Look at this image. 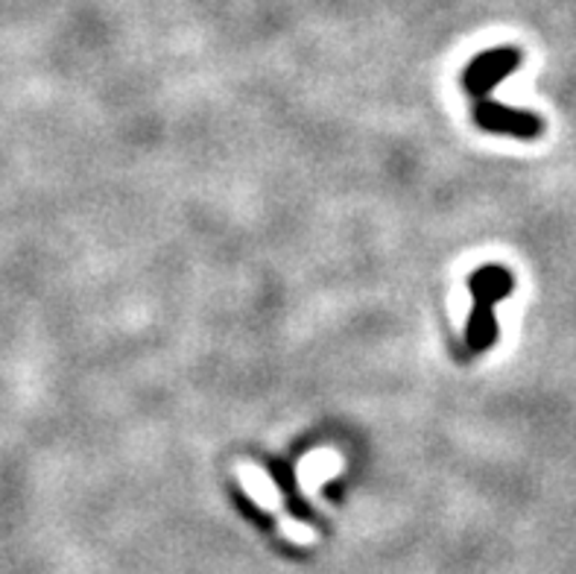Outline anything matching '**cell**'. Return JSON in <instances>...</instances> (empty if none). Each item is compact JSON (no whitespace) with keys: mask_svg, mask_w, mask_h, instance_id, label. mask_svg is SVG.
<instances>
[{"mask_svg":"<svg viewBox=\"0 0 576 574\" xmlns=\"http://www.w3.org/2000/svg\"><path fill=\"white\" fill-rule=\"evenodd\" d=\"M471 291H475V317L468 323V349L483 351L495 344L498 326H495V302L512 293V273L503 267H486L471 279Z\"/></svg>","mask_w":576,"mask_h":574,"instance_id":"1","label":"cell"},{"mask_svg":"<svg viewBox=\"0 0 576 574\" xmlns=\"http://www.w3.org/2000/svg\"><path fill=\"white\" fill-rule=\"evenodd\" d=\"M240 478H243V484H247V489H249V496H252L258 505L267 507V510H279V507H281L279 489L272 487V480L267 478L261 469H252V466H240Z\"/></svg>","mask_w":576,"mask_h":574,"instance_id":"2","label":"cell"},{"mask_svg":"<svg viewBox=\"0 0 576 574\" xmlns=\"http://www.w3.org/2000/svg\"><path fill=\"white\" fill-rule=\"evenodd\" d=\"M281 531H284V537L293 542H298V545H307V542H314V531L311 528H305V524L293 522V519H284L281 522Z\"/></svg>","mask_w":576,"mask_h":574,"instance_id":"3","label":"cell"}]
</instances>
